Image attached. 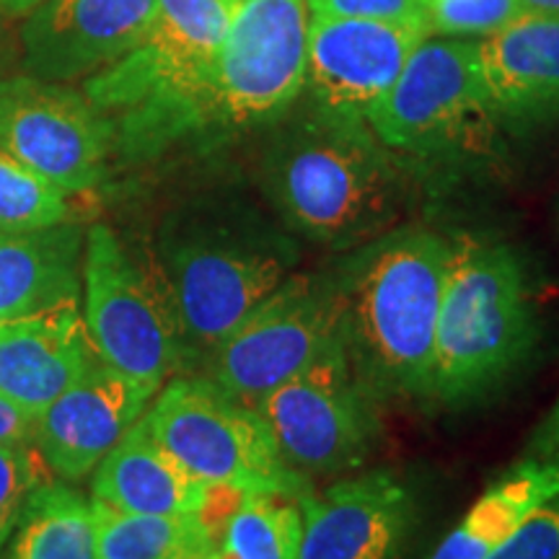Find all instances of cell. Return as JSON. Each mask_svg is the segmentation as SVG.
Listing matches in <instances>:
<instances>
[{"instance_id":"22","label":"cell","mask_w":559,"mask_h":559,"mask_svg":"<svg viewBox=\"0 0 559 559\" xmlns=\"http://www.w3.org/2000/svg\"><path fill=\"white\" fill-rule=\"evenodd\" d=\"M94 502L96 559H213L223 551V534L194 515L122 513Z\"/></svg>"},{"instance_id":"24","label":"cell","mask_w":559,"mask_h":559,"mask_svg":"<svg viewBox=\"0 0 559 559\" xmlns=\"http://www.w3.org/2000/svg\"><path fill=\"white\" fill-rule=\"evenodd\" d=\"M300 536V498L247 492L223 528V551L230 559H298Z\"/></svg>"},{"instance_id":"13","label":"cell","mask_w":559,"mask_h":559,"mask_svg":"<svg viewBox=\"0 0 559 559\" xmlns=\"http://www.w3.org/2000/svg\"><path fill=\"white\" fill-rule=\"evenodd\" d=\"M425 37H430L428 24L311 16L306 99L324 111L366 120Z\"/></svg>"},{"instance_id":"31","label":"cell","mask_w":559,"mask_h":559,"mask_svg":"<svg viewBox=\"0 0 559 559\" xmlns=\"http://www.w3.org/2000/svg\"><path fill=\"white\" fill-rule=\"evenodd\" d=\"M549 453H559V400L531 436L526 456H549Z\"/></svg>"},{"instance_id":"5","label":"cell","mask_w":559,"mask_h":559,"mask_svg":"<svg viewBox=\"0 0 559 559\" xmlns=\"http://www.w3.org/2000/svg\"><path fill=\"white\" fill-rule=\"evenodd\" d=\"M298 241L277 218L239 210L198 228L166 254L169 293L185 355H210L257 304L293 275Z\"/></svg>"},{"instance_id":"15","label":"cell","mask_w":559,"mask_h":559,"mask_svg":"<svg viewBox=\"0 0 559 559\" xmlns=\"http://www.w3.org/2000/svg\"><path fill=\"white\" fill-rule=\"evenodd\" d=\"M304 536L298 559H396L417 521L404 481L376 469L300 498Z\"/></svg>"},{"instance_id":"21","label":"cell","mask_w":559,"mask_h":559,"mask_svg":"<svg viewBox=\"0 0 559 559\" xmlns=\"http://www.w3.org/2000/svg\"><path fill=\"white\" fill-rule=\"evenodd\" d=\"M559 495V453L526 456L492 481L428 559H487L523 521Z\"/></svg>"},{"instance_id":"16","label":"cell","mask_w":559,"mask_h":559,"mask_svg":"<svg viewBox=\"0 0 559 559\" xmlns=\"http://www.w3.org/2000/svg\"><path fill=\"white\" fill-rule=\"evenodd\" d=\"M158 391L96 358L73 386L37 415L39 456L55 477L79 481L145 415Z\"/></svg>"},{"instance_id":"9","label":"cell","mask_w":559,"mask_h":559,"mask_svg":"<svg viewBox=\"0 0 559 559\" xmlns=\"http://www.w3.org/2000/svg\"><path fill=\"white\" fill-rule=\"evenodd\" d=\"M345 340L337 270L293 272L210 355V381L257 407Z\"/></svg>"},{"instance_id":"19","label":"cell","mask_w":559,"mask_h":559,"mask_svg":"<svg viewBox=\"0 0 559 559\" xmlns=\"http://www.w3.org/2000/svg\"><path fill=\"white\" fill-rule=\"evenodd\" d=\"M94 500L145 515H194L207 502L210 485L187 472L153 438L145 415L99 461L91 481Z\"/></svg>"},{"instance_id":"11","label":"cell","mask_w":559,"mask_h":559,"mask_svg":"<svg viewBox=\"0 0 559 559\" xmlns=\"http://www.w3.org/2000/svg\"><path fill=\"white\" fill-rule=\"evenodd\" d=\"M492 117L477 39L430 34L366 122L391 151L432 156L469 140Z\"/></svg>"},{"instance_id":"35","label":"cell","mask_w":559,"mask_h":559,"mask_svg":"<svg viewBox=\"0 0 559 559\" xmlns=\"http://www.w3.org/2000/svg\"><path fill=\"white\" fill-rule=\"evenodd\" d=\"M226 3L230 5V9H239V5L247 3V0H226Z\"/></svg>"},{"instance_id":"28","label":"cell","mask_w":559,"mask_h":559,"mask_svg":"<svg viewBox=\"0 0 559 559\" xmlns=\"http://www.w3.org/2000/svg\"><path fill=\"white\" fill-rule=\"evenodd\" d=\"M487 559H559V495L536 508Z\"/></svg>"},{"instance_id":"34","label":"cell","mask_w":559,"mask_h":559,"mask_svg":"<svg viewBox=\"0 0 559 559\" xmlns=\"http://www.w3.org/2000/svg\"><path fill=\"white\" fill-rule=\"evenodd\" d=\"M0 16H3V13H0ZM5 52H9V41H5V32H3V24H0V68H3Z\"/></svg>"},{"instance_id":"33","label":"cell","mask_w":559,"mask_h":559,"mask_svg":"<svg viewBox=\"0 0 559 559\" xmlns=\"http://www.w3.org/2000/svg\"><path fill=\"white\" fill-rule=\"evenodd\" d=\"M521 9L528 13H547V16H559V0H519Z\"/></svg>"},{"instance_id":"10","label":"cell","mask_w":559,"mask_h":559,"mask_svg":"<svg viewBox=\"0 0 559 559\" xmlns=\"http://www.w3.org/2000/svg\"><path fill=\"white\" fill-rule=\"evenodd\" d=\"M83 324L96 358L156 391L187 358L166 285L102 223L83 249Z\"/></svg>"},{"instance_id":"4","label":"cell","mask_w":559,"mask_h":559,"mask_svg":"<svg viewBox=\"0 0 559 559\" xmlns=\"http://www.w3.org/2000/svg\"><path fill=\"white\" fill-rule=\"evenodd\" d=\"M230 13L226 0H158L135 50L91 75L83 94L109 120L117 151L151 158L192 138L200 91Z\"/></svg>"},{"instance_id":"18","label":"cell","mask_w":559,"mask_h":559,"mask_svg":"<svg viewBox=\"0 0 559 559\" xmlns=\"http://www.w3.org/2000/svg\"><path fill=\"white\" fill-rule=\"evenodd\" d=\"M94 360L79 306L0 321V394L32 415L50 407Z\"/></svg>"},{"instance_id":"29","label":"cell","mask_w":559,"mask_h":559,"mask_svg":"<svg viewBox=\"0 0 559 559\" xmlns=\"http://www.w3.org/2000/svg\"><path fill=\"white\" fill-rule=\"evenodd\" d=\"M311 16L425 24L423 0H309Z\"/></svg>"},{"instance_id":"20","label":"cell","mask_w":559,"mask_h":559,"mask_svg":"<svg viewBox=\"0 0 559 559\" xmlns=\"http://www.w3.org/2000/svg\"><path fill=\"white\" fill-rule=\"evenodd\" d=\"M83 239L73 223L0 234V321L79 306Z\"/></svg>"},{"instance_id":"17","label":"cell","mask_w":559,"mask_h":559,"mask_svg":"<svg viewBox=\"0 0 559 559\" xmlns=\"http://www.w3.org/2000/svg\"><path fill=\"white\" fill-rule=\"evenodd\" d=\"M489 109L500 120L539 124L559 117V16L523 11L477 39Z\"/></svg>"},{"instance_id":"32","label":"cell","mask_w":559,"mask_h":559,"mask_svg":"<svg viewBox=\"0 0 559 559\" xmlns=\"http://www.w3.org/2000/svg\"><path fill=\"white\" fill-rule=\"evenodd\" d=\"M41 3H45V0H0V13H3V16L21 19L29 16V13Z\"/></svg>"},{"instance_id":"23","label":"cell","mask_w":559,"mask_h":559,"mask_svg":"<svg viewBox=\"0 0 559 559\" xmlns=\"http://www.w3.org/2000/svg\"><path fill=\"white\" fill-rule=\"evenodd\" d=\"M9 559H96L94 502L66 485H37L21 508Z\"/></svg>"},{"instance_id":"6","label":"cell","mask_w":559,"mask_h":559,"mask_svg":"<svg viewBox=\"0 0 559 559\" xmlns=\"http://www.w3.org/2000/svg\"><path fill=\"white\" fill-rule=\"evenodd\" d=\"M309 0H247L230 13L194 109V135L272 124L306 86Z\"/></svg>"},{"instance_id":"14","label":"cell","mask_w":559,"mask_h":559,"mask_svg":"<svg viewBox=\"0 0 559 559\" xmlns=\"http://www.w3.org/2000/svg\"><path fill=\"white\" fill-rule=\"evenodd\" d=\"M158 0H45L21 26L24 70L34 79H91L145 37Z\"/></svg>"},{"instance_id":"12","label":"cell","mask_w":559,"mask_h":559,"mask_svg":"<svg viewBox=\"0 0 559 559\" xmlns=\"http://www.w3.org/2000/svg\"><path fill=\"white\" fill-rule=\"evenodd\" d=\"M0 148L60 192L94 190L115 132L83 91L34 75L0 79Z\"/></svg>"},{"instance_id":"1","label":"cell","mask_w":559,"mask_h":559,"mask_svg":"<svg viewBox=\"0 0 559 559\" xmlns=\"http://www.w3.org/2000/svg\"><path fill=\"white\" fill-rule=\"evenodd\" d=\"M296 104L270 124L260 160L275 218L298 239L340 254L400 226L412 202L400 153L360 117Z\"/></svg>"},{"instance_id":"27","label":"cell","mask_w":559,"mask_h":559,"mask_svg":"<svg viewBox=\"0 0 559 559\" xmlns=\"http://www.w3.org/2000/svg\"><path fill=\"white\" fill-rule=\"evenodd\" d=\"M39 481V461L29 445H0V549L16 528L21 508Z\"/></svg>"},{"instance_id":"7","label":"cell","mask_w":559,"mask_h":559,"mask_svg":"<svg viewBox=\"0 0 559 559\" xmlns=\"http://www.w3.org/2000/svg\"><path fill=\"white\" fill-rule=\"evenodd\" d=\"M153 438L210 487L283 492L304 498L311 479L290 469L254 407L210 379H177L158 389L145 409Z\"/></svg>"},{"instance_id":"26","label":"cell","mask_w":559,"mask_h":559,"mask_svg":"<svg viewBox=\"0 0 559 559\" xmlns=\"http://www.w3.org/2000/svg\"><path fill=\"white\" fill-rule=\"evenodd\" d=\"M423 11L438 37H487L523 13L519 0H423Z\"/></svg>"},{"instance_id":"2","label":"cell","mask_w":559,"mask_h":559,"mask_svg":"<svg viewBox=\"0 0 559 559\" xmlns=\"http://www.w3.org/2000/svg\"><path fill=\"white\" fill-rule=\"evenodd\" d=\"M451 239L396 226L334 264L349 358L381 396L428 400Z\"/></svg>"},{"instance_id":"30","label":"cell","mask_w":559,"mask_h":559,"mask_svg":"<svg viewBox=\"0 0 559 559\" xmlns=\"http://www.w3.org/2000/svg\"><path fill=\"white\" fill-rule=\"evenodd\" d=\"M37 432V415L0 394V445H29Z\"/></svg>"},{"instance_id":"3","label":"cell","mask_w":559,"mask_h":559,"mask_svg":"<svg viewBox=\"0 0 559 559\" xmlns=\"http://www.w3.org/2000/svg\"><path fill=\"white\" fill-rule=\"evenodd\" d=\"M536 342L539 317L521 257L500 241L451 239L428 400L443 407L485 400L531 358Z\"/></svg>"},{"instance_id":"8","label":"cell","mask_w":559,"mask_h":559,"mask_svg":"<svg viewBox=\"0 0 559 559\" xmlns=\"http://www.w3.org/2000/svg\"><path fill=\"white\" fill-rule=\"evenodd\" d=\"M381 391L349 358L345 340L257 404L285 464L306 479L358 469L381 436Z\"/></svg>"},{"instance_id":"25","label":"cell","mask_w":559,"mask_h":559,"mask_svg":"<svg viewBox=\"0 0 559 559\" xmlns=\"http://www.w3.org/2000/svg\"><path fill=\"white\" fill-rule=\"evenodd\" d=\"M68 221V194L0 148V234L50 228Z\"/></svg>"}]
</instances>
